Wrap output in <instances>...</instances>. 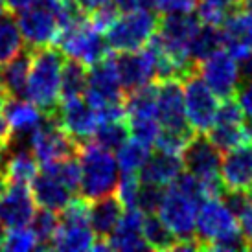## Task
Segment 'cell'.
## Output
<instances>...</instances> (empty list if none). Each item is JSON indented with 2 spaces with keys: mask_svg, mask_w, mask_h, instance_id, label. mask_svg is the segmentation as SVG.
<instances>
[{
  "mask_svg": "<svg viewBox=\"0 0 252 252\" xmlns=\"http://www.w3.org/2000/svg\"><path fill=\"white\" fill-rule=\"evenodd\" d=\"M221 46H223V37H221L219 26L201 22V26H199V30L195 32V35L189 42V59L199 64L206 57H210L214 52L221 50Z\"/></svg>",
  "mask_w": 252,
  "mask_h": 252,
  "instance_id": "4dcf8cb0",
  "label": "cell"
},
{
  "mask_svg": "<svg viewBox=\"0 0 252 252\" xmlns=\"http://www.w3.org/2000/svg\"><path fill=\"white\" fill-rule=\"evenodd\" d=\"M32 66H30L28 85L24 98L37 105L46 116H54L59 109V83L63 70L64 54L56 44L30 50Z\"/></svg>",
  "mask_w": 252,
  "mask_h": 252,
  "instance_id": "7a4b0ae2",
  "label": "cell"
},
{
  "mask_svg": "<svg viewBox=\"0 0 252 252\" xmlns=\"http://www.w3.org/2000/svg\"><path fill=\"white\" fill-rule=\"evenodd\" d=\"M116 153H118L116 160H118V166L122 171H134V173H138L142 166L147 162L149 155H151V147L144 146L142 142L134 140V138H129Z\"/></svg>",
  "mask_w": 252,
  "mask_h": 252,
  "instance_id": "e575fe53",
  "label": "cell"
},
{
  "mask_svg": "<svg viewBox=\"0 0 252 252\" xmlns=\"http://www.w3.org/2000/svg\"><path fill=\"white\" fill-rule=\"evenodd\" d=\"M0 98H6V89H4V79H2V72H0Z\"/></svg>",
  "mask_w": 252,
  "mask_h": 252,
  "instance_id": "681fc988",
  "label": "cell"
},
{
  "mask_svg": "<svg viewBox=\"0 0 252 252\" xmlns=\"http://www.w3.org/2000/svg\"><path fill=\"white\" fill-rule=\"evenodd\" d=\"M142 181V179H140ZM164 186L155 184V182L142 181L140 189H138V199H136V208L144 214H155L160 206V201L164 197Z\"/></svg>",
  "mask_w": 252,
  "mask_h": 252,
  "instance_id": "74e56055",
  "label": "cell"
},
{
  "mask_svg": "<svg viewBox=\"0 0 252 252\" xmlns=\"http://www.w3.org/2000/svg\"><path fill=\"white\" fill-rule=\"evenodd\" d=\"M87 74H89V66L87 64L66 57L63 63V70H61L59 98L72 99V98H81V96H85Z\"/></svg>",
  "mask_w": 252,
  "mask_h": 252,
  "instance_id": "f1b7e54d",
  "label": "cell"
},
{
  "mask_svg": "<svg viewBox=\"0 0 252 252\" xmlns=\"http://www.w3.org/2000/svg\"><path fill=\"white\" fill-rule=\"evenodd\" d=\"M124 214V204L118 195H105L94 199L89 204V223L98 239H107L116 228L118 221Z\"/></svg>",
  "mask_w": 252,
  "mask_h": 252,
  "instance_id": "7402d4cb",
  "label": "cell"
},
{
  "mask_svg": "<svg viewBox=\"0 0 252 252\" xmlns=\"http://www.w3.org/2000/svg\"><path fill=\"white\" fill-rule=\"evenodd\" d=\"M22 50L24 39L17 17H13L11 11L0 13V66L19 56Z\"/></svg>",
  "mask_w": 252,
  "mask_h": 252,
  "instance_id": "83f0119b",
  "label": "cell"
},
{
  "mask_svg": "<svg viewBox=\"0 0 252 252\" xmlns=\"http://www.w3.org/2000/svg\"><path fill=\"white\" fill-rule=\"evenodd\" d=\"M158 19L160 17L155 9L116 15V19L103 32L109 48L114 52H133L144 48L157 32Z\"/></svg>",
  "mask_w": 252,
  "mask_h": 252,
  "instance_id": "5b68a950",
  "label": "cell"
},
{
  "mask_svg": "<svg viewBox=\"0 0 252 252\" xmlns=\"http://www.w3.org/2000/svg\"><path fill=\"white\" fill-rule=\"evenodd\" d=\"M0 249L9 252H28L37 249V239L30 228L17 226V228H9V232H6V238L2 241Z\"/></svg>",
  "mask_w": 252,
  "mask_h": 252,
  "instance_id": "d590c367",
  "label": "cell"
},
{
  "mask_svg": "<svg viewBox=\"0 0 252 252\" xmlns=\"http://www.w3.org/2000/svg\"><path fill=\"white\" fill-rule=\"evenodd\" d=\"M201 201L169 182L164 189V197L158 206V217L175 234L179 241L195 238V221Z\"/></svg>",
  "mask_w": 252,
  "mask_h": 252,
  "instance_id": "52a82bcc",
  "label": "cell"
},
{
  "mask_svg": "<svg viewBox=\"0 0 252 252\" xmlns=\"http://www.w3.org/2000/svg\"><path fill=\"white\" fill-rule=\"evenodd\" d=\"M219 28L223 46L236 61L252 54V6L243 2L230 9Z\"/></svg>",
  "mask_w": 252,
  "mask_h": 252,
  "instance_id": "2e32d148",
  "label": "cell"
},
{
  "mask_svg": "<svg viewBox=\"0 0 252 252\" xmlns=\"http://www.w3.org/2000/svg\"><path fill=\"white\" fill-rule=\"evenodd\" d=\"M197 72L219 99L232 98L239 85L238 61L223 50L214 52L210 57L197 64Z\"/></svg>",
  "mask_w": 252,
  "mask_h": 252,
  "instance_id": "7c38bea8",
  "label": "cell"
},
{
  "mask_svg": "<svg viewBox=\"0 0 252 252\" xmlns=\"http://www.w3.org/2000/svg\"><path fill=\"white\" fill-rule=\"evenodd\" d=\"M28 224L37 239V249H52V239L59 226V212L39 206V210L33 212V217L30 219Z\"/></svg>",
  "mask_w": 252,
  "mask_h": 252,
  "instance_id": "d6a6232c",
  "label": "cell"
},
{
  "mask_svg": "<svg viewBox=\"0 0 252 252\" xmlns=\"http://www.w3.org/2000/svg\"><path fill=\"white\" fill-rule=\"evenodd\" d=\"M4 9H6V6H4V2L0 0V13H4Z\"/></svg>",
  "mask_w": 252,
  "mask_h": 252,
  "instance_id": "f5cc1de1",
  "label": "cell"
},
{
  "mask_svg": "<svg viewBox=\"0 0 252 252\" xmlns=\"http://www.w3.org/2000/svg\"><path fill=\"white\" fill-rule=\"evenodd\" d=\"M112 59H114L120 85L126 94L155 81L153 54L147 46L133 52H118V56H112Z\"/></svg>",
  "mask_w": 252,
  "mask_h": 252,
  "instance_id": "9a60e30c",
  "label": "cell"
},
{
  "mask_svg": "<svg viewBox=\"0 0 252 252\" xmlns=\"http://www.w3.org/2000/svg\"><path fill=\"white\" fill-rule=\"evenodd\" d=\"M9 142H11V129L4 112V98H0V149H6L9 153Z\"/></svg>",
  "mask_w": 252,
  "mask_h": 252,
  "instance_id": "ee69618b",
  "label": "cell"
},
{
  "mask_svg": "<svg viewBox=\"0 0 252 252\" xmlns=\"http://www.w3.org/2000/svg\"><path fill=\"white\" fill-rule=\"evenodd\" d=\"M219 175L223 189L252 193V140L224 151Z\"/></svg>",
  "mask_w": 252,
  "mask_h": 252,
  "instance_id": "ac0fdd59",
  "label": "cell"
},
{
  "mask_svg": "<svg viewBox=\"0 0 252 252\" xmlns=\"http://www.w3.org/2000/svg\"><path fill=\"white\" fill-rule=\"evenodd\" d=\"M42 169L48 171L50 175H54L56 179L63 182L68 189H72L74 193L79 191V179H81V168H79V158L77 155L74 157H66L61 160H54L48 164H42Z\"/></svg>",
  "mask_w": 252,
  "mask_h": 252,
  "instance_id": "836d02e7",
  "label": "cell"
},
{
  "mask_svg": "<svg viewBox=\"0 0 252 252\" xmlns=\"http://www.w3.org/2000/svg\"><path fill=\"white\" fill-rule=\"evenodd\" d=\"M4 238H6V226L2 224V221H0V247H2V241H4Z\"/></svg>",
  "mask_w": 252,
  "mask_h": 252,
  "instance_id": "f907efd6",
  "label": "cell"
},
{
  "mask_svg": "<svg viewBox=\"0 0 252 252\" xmlns=\"http://www.w3.org/2000/svg\"><path fill=\"white\" fill-rule=\"evenodd\" d=\"M32 151H33L39 164H48V162L61 160V158L77 155L79 144L57 124L56 120L44 114V120L32 136Z\"/></svg>",
  "mask_w": 252,
  "mask_h": 252,
  "instance_id": "30bf717a",
  "label": "cell"
},
{
  "mask_svg": "<svg viewBox=\"0 0 252 252\" xmlns=\"http://www.w3.org/2000/svg\"><path fill=\"white\" fill-rule=\"evenodd\" d=\"M157 96L158 83L153 81L133 92H127L124 105L127 118H157Z\"/></svg>",
  "mask_w": 252,
  "mask_h": 252,
  "instance_id": "4316f807",
  "label": "cell"
},
{
  "mask_svg": "<svg viewBox=\"0 0 252 252\" xmlns=\"http://www.w3.org/2000/svg\"><path fill=\"white\" fill-rule=\"evenodd\" d=\"M2 79H4V89H6V96H13V98H24L26 94V85H28L30 66H32V54L30 50H22L17 57L6 64H2Z\"/></svg>",
  "mask_w": 252,
  "mask_h": 252,
  "instance_id": "d4e9b609",
  "label": "cell"
},
{
  "mask_svg": "<svg viewBox=\"0 0 252 252\" xmlns=\"http://www.w3.org/2000/svg\"><path fill=\"white\" fill-rule=\"evenodd\" d=\"M81 179L79 193L87 201L111 195L116 191L120 181V166L112 151L98 146L96 142H85L77 151Z\"/></svg>",
  "mask_w": 252,
  "mask_h": 252,
  "instance_id": "3957f363",
  "label": "cell"
},
{
  "mask_svg": "<svg viewBox=\"0 0 252 252\" xmlns=\"http://www.w3.org/2000/svg\"><path fill=\"white\" fill-rule=\"evenodd\" d=\"M184 83V109L189 127L195 133H208L216 122L217 114V96L212 89L203 81L199 72H191L188 77L182 79Z\"/></svg>",
  "mask_w": 252,
  "mask_h": 252,
  "instance_id": "ba28073f",
  "label": "cell"
},
{
  "mask_svg": "<svg viewBox=\"0 0 252 252\" xmlns=\"http://www.w3.org/2000/svg\"><path fill=\"white\" fill-rule=\"evenodd\" d=\"M17 15H19L17 21H19L22 39L28 44V50L48 46V44L56 42L57 33H59V24H57L56 15L50 9L30 6Z\"/></svg>",
  "mask_w": 252,
  "mask_h": 252,
  "instance_id": "e0dca14e",
  "label": "cell"
},
{
  "mask_svg": "<svg viewBox=\"0 0 252 252\" xmlns=\"http://www.w3.org/2000/svg\"><path fill=\"white\" fill-rule=\"evenodd\" d=\"M208 2H214V4H219L223 7H228V9H234V7L241 6L245 0H208Z\"/></svg>",
  "mask_w": 252,
  "mask_h": 252,
  "instance_id": "c3c4849f",
  "label": "cell"
},
{
  "mask_svg": "<svg viewBox=\"0 0 252 252\" xmlns=\"http://www.w3.org/2000/svg\"><path fill=\"white\" fill-rule=\"evenodd\" d=\"M118 13H131L142 9H155V0H112Z\"/></svg>",
  "mask_w": 252,
  "mask_h": 252,
  "instance_id": "7bdbcfd3",
  "label": "cell"
},
{
  "mask_svg": "<svg viewBox=\"0 0 252 252\" xmlns=\"http://www.w3.org/2000/svg\"><path fill=\"white\" fill-rule=\"evenodd\" d=\"M197 7V0H155L158 13H191Z\"/></svg>",
  "mask_w": 252,
  "mask_h": 252,
  "instance_id": "60d3db41",
  "label": "cell"
},
{
  "mask_svg": "<svg viewBox=\"0 0 252 252\" xmlns=\"http://www.w3.org/2000/svg\"><path fill=\"white\" fill-rule=\"evenodd\" d=\"M140 175L134 171H124V177L118 181L116 186V195L122 201L124 208H136V199H138V189H140Z\"/></svg>",
  "mask_w": 252,
  "mask_h": 252,
  "instance_id": "f35d334b",
  "label": "cell"
},
{
  "mask_svg": "<svg viewBox=\"0 0 252 252\" xmlns=\"http://www.w3.org/2000/svg\"><path fill=\"white\" fill-rule=\"evenodd\" d=\"M142 221H144V212H140L138 208H126L116 228L107 238L109 249L124 252L149 249V245L144 239V234H142Z\"/></svg>",
  "mask_w": 252,
  "mask_h": 252,
  "instance_id": "ffe728a7",
  "label": "cell"
},
{
  "mask_svg": "<svg viewBox=\"0 0 252 252\" xmlns=\"http://www.w3.org/2000/svg\"><path fill=\"white\" fill-rule=\"evenodd\" d=\"M142 234H144V239L149 245V249H155V251H175L177 243H179L175 234L155 214H144Z\"/></svg>",
  "mask_w": 252,
  "mask_h": 252,
  "instance_id": "1f68e13d",
  "label": "cell"
},
{
  "mask_svg": "<svg viewBox=\"0 0 252 252\" xmlns=\"http://www.w3.org/2000/svg\"><path fill=\"white\" fill-rule=\"evenodd\" d=\"M206 134L221 153L243 144V142L252 140L247 133L245 114L234 96L223 99V103L217 107L216 122Z\"/></svg>",
  "mask_w": 252,
  "mask_h": 252,
  "instance_id": "8fae6325",
  "label": "cell"
},
{
  "mask_svg": "<svg viewBox=\"0 0 252 252\" xmlns=\"http://www.w3.org/2000/svg\"><path fill=\"white\" fill-rule=\"evenodd\" d=\"M112 0H76V4L81 9H83L85 13L91 17L94 11H98V9H101L103 6H107V4H111Z\"/></svg>",
  "mask_w": 252,
  "mask_h": 252,
  "instance_id": "f6af8a7d",
  "label": "cell"
},
{
  "mask_svg": "<svg viewBox=\"0 0 252 252\" xmlns=\"http://www.w3.org/2000/svg\"><path fill=\"white\" fill-rule=\"evenodd\" d=\"M85 99L91 103L96 111L109 105L124 103L126 92L122 89L114 66L112 54L105 56L101 61L92 64L87 74V89H85Z\"/></svg>",
  "mask_w": 252,
  "mask_h": 252,
  "instance_id": "9c48e42d",
  "label": "cell"
},
{
  "mask_svg": "<svg viewBox=\"0 0 252 252\" xmlns=\"http://www.w3.org/2000/svg\"><path fill=\"white\" fill-rule=\"evenodd\" d=\"M236 96H238V103L241 107L243 114L247 118H252V79L239 81Z\"/></svg>",
  "mask_w": 252,
  "mask_h": 252,
  "instance_id": "b9f144b4",
  "label": "cell"
},
{
  "mask_svg": "<svg viewBox=\"0 0 252 252\" xmlns=\"http://www.w3.org/2000/svg\"><path fill=\"white\" fill-rule=\"evenodd\" d=\"M245 127H247V133H249V136L252 138V118H247Z\"/></svg>",
  "mask_w": 252,
  "mask_h": 252,
  "instance_id": "816d5d0a",
  "label": "cell"
},
{
  "mask_svg": "<svg viewBox=\"0 0 252 252\" xmlns=\"http://www.w3.org/2000/svg\"><path fill=\"white\" fill-rule=\"evenodd\" d=\"M2 2H4V6L7 7V11H11V13H19V11H22V9L33 6V2H35V0H2Z\"/></svg>",
  "mask_w": 252,
  "mask_h": 252,
  "instance_id": "7dc6e473",
  "label": "cell"
},
{
  "mask_svg": "<svg viewBox=\"0 0 252 252\" xmlns=\"http://www.w3.org/2000/svg\"><path fill=\"white\" fill-rule=\"evenodd\" d=\"M30 186H32L30 189H32L35 204H39L41 208H48V210L54 212L63 210L64 206L70 203L72 193H74L59 179L50 175L48 171H44V169L33 177Z\"/></svg>",
  "mask_w": 252,
  "mask_h": 252,
  "instance_id": "44dd1931",
  "label": "cell"
},
{
  "mask_svg": "<svg viewBox=\"0 0 252 252\" xmlns=\"http://www.w3.org/2000/svg\"><path fill=\"white\" fill-rule=\"evenodd\" d=\"M238 68H239V81L252 79V54L238 59Z\"/></svg>",
  "mask_w": 252,
  "mask_h": 252,
  "instance_id": "bcb514c9",
  "label": "cell"
},
{
  "mask_svg": "<svg viewBox=\"0 0 252 252\" xmlns=\"http://www.w3.org/2000/svg\"><path fill=\"white\" fill-rule=\"evenodd\" d=\"M129 122V133L134 140L142 142L144 146H155V140L160 133V124L157 118H127Z\"/></svg>",
  "mask_w": 252,
  "mask_h": 252,
  "instance_id": "8d00e7d4",
  "label": "cell"
},
{
  "mask_svg": "<svg viewBox=\"0 0 252 252\" xmlns=\"http://www.w3.org/2000/svg\"><path fill=\"white\" fill-rule=\"evenodd\" d=\"M50 118L56 120L79 146L91 140L92 133L98 126V112L85 99V96L61 99L57 112Z\"/></svg>",
  "mask_w": 252,
  "mask_h": 252,
  "instance_id": "5bb4252c",
  "label": "cell"
},
{
  "mask_svg": "<svg viewBox=\"0 0 252 252\" xmlns=\"http://www.w3.org/2000/svg\"><path fill=\"white\" fill-rule=\"evenodd\" d=\"M35 212V201L28 184L7 182L0 191V221L6 228L28 226Z\"/></svg>",
  "mask_w": 252,
  "mask_h": 252,
  "instance_id": "d6986e66",
  "label": "cell"
},
{
  "mask_svg": "<svg viewBox=\"0 0 252 252\" xmlns=\"http://www.w3.org/2000/svg\"><path fill=\"white\" fill-rule=\"evenodd\" d=\"M182 158L179 153H169L157 149L155 153L149 155L147 162L142 166L138 175L144 182H155L160 186H168L177 177L182 173Z\"/></svg>",
  "mask_w": 252,
  "mask_h": 252,
  "instance_id": "603a6c76",
  "label": "cell"
},
{
  "mask_svg": "<svg viewBox=\"0 0 252 252\" xmlns=\"http://www.w3.org/2000/svg\"><path fill=\"white\" fill-rule=\"evenodd\" d=\"M37 173H39V162L32 149H17L15 153L6 157L4 162L6 182L30 184Z\"/></svg>",
  "mask_w": 252,
  "mask_h": 252,
  "instance_id": "484cf974",
  "label": "cell"
},
{
  "mask_svg": "<svg viewBox=\"0 0 252 252\" xmlns=\"http://www.w3.org/2000/svg\"><path fill=\"white\" fill-rule=\"evenodd\" d=\"M184 169L204 184L208 195L219 197L223 193L221 184V151L208 138L206 133H193L181 151Z\"/></svg>",
  "mask_w": 252,
  "mask_h": 252,
  "instance_id": "277c9868",
  "label": "cell"
},
{
  "mask_svg": "<svg viewBox=\"0 0 252 252\" xmlns=\"http://www.w3.org/2000/svg\"><path fill=\"white\" fill-rule=\"evenodd\" d=\"M158 83L157 96V120L164 131L175 133H195L189 127L184 109V92L181 79H164Z\"/></svg>",
  "mask_w": 252,
  "mask_h": 252,
  "instance_id": "4fadbf2b",
  "label": "cell"
},
{
  "mask_svg": "<svg viewBox=\"0 0 252 252\" xmlns=\"http://www.w3.org/2000/svg\"><path fill=\"white\" fill-rule=\"evenodd\" d=\"M94 241H96V236H94L89 221H63V219H59L57 232L52 239V249L66 252L92 251Z\"/></svg>",
  "mask_w": 252,
  "mask_h": 252,
  "instance_id": "cb8c5ba5",
  "label": "cell"
},
{
  "mask_svg": "<svg viewBox=\"0 0 252 252\" xmlns=\"http://www.w3.org/2000/svg\"><path fill=\"white\" fill-rule=\"evenodd\" d=\"M195 239L201 251H249L236 216L221 197H206L199 204Z\"/></svg>",
  "mask_w": 252,
  "mask_h": 252,
  "instance_id": "6da1fadb",
  "label": "cell"
},
{
  "mask_svg": "<svg viewBox=\"0 0 252 252\" xmlns=\"http://www.w3.org/2000/svg\"><path fill=\"white\" fill-rule=\"evenodd\" d=\"M228 7H223L219 4L208 2V0H201L197 2V17L203 24H212V26H221L228 15Z\"/></svg>",
  "mask_w": 252,
  "mask_h": 252,
  "instance_id": "ab89813d",
  "label": "cell"
},
{
  "mask_svg": "<svg viewBox=\"0 0 252 252\" xmlns=\"http://www.w3.org/2000/svg\"><path fill=\"white\" fill-rule=\"evenodd\" d=\"M129 122L126 118L118 120H99L92 138L98 146L105 147L109 151H118L129 140Z\"/></svg>",
  "mask_w": 252,
  "mask_h": 252,
  "instance_id": "f546056e",
  "label": "cell"
},
{
  "mask_svg": "<svg viewBox=\"0 0 252 252\" xmlns=\"http://www.w3.org/2000/svg\"><path fill=\"white\" fill-rule=\"evenodd\" d=\"M57 48L68 59H76L79 63L92 66L109 56V44L103 32L92 24L91 17L70 28L59 30L56 39Z\"/></svg>",
  "mask_w": 252,
  "mask_h": 252,
  "instance_id": "8992f818",
  "label": "cell"
}]
</instances>
